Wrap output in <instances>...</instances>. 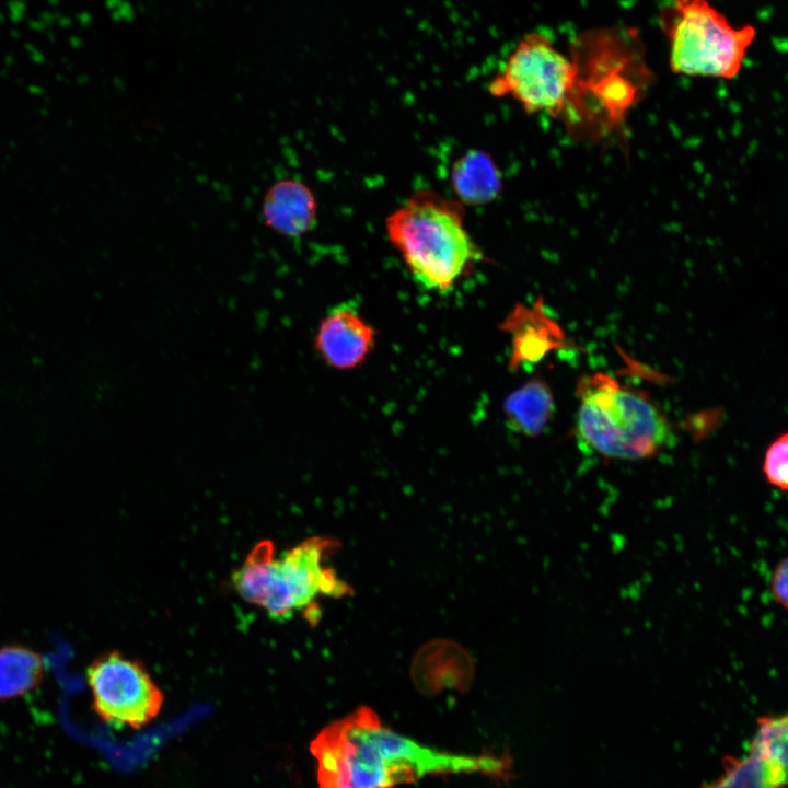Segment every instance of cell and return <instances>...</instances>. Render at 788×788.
Instances as JSON below:
<instances>
[{
  "instance_id": "6da1fadb",
  "label": "cell",
  "mask_w": 788,
  "mask_h": 788,
  "mask_svg": "<svg viewBox=\"0 0 788 788\" xmlns=\"http://www.w3.org/2000/svg\"><path fill=\"white\" fill-rule=\"evenodd\" d=\"M318 788H392L432 774H483L507 779L511 760L455 754L385 727L367 706L323 728L310 743Z\"/></svg>"
},
{
  "instance_id": "7a4b0ae2",
  "label": "cell",
  "mask_w": 788,
  "mask_h": 788,
  "mask_svg": "<svg viewBox=\"0 0 788 788\" xmlns=\"http://www.w3.org/2000/svg\"><path fill=\"white\" fill-rule=\"evenodd\" d=\"M337 547L332 537L312 536L277 555L271 541H260L233 571L232 584L271 619L283 622L305 613L315 622L321 598L350 594V586L327 564Z\"/></svg>"
},
{
  "instance_id": "3957f363",
  "label": "cell",
  "mask_w": 788,
  "mask_h": 788,
  "mask_svg": "<svg viewBox=\"0 0 788 788\" xmlns=\"http://www.w3.org/2000/svg\"><path fill=\"white\" fill-rule=\"evenodd\" d=\"M385 225L412 276L428 290L448 292L483 259L465 228L463 206L437 192L414 193Z\"/></svg>"
},
{
  "instance_id": "277c9868",
  "label": "cell",
  "mask_w": 788,
  "mask_h": 788,
  "mask_svg": "<svg viewBox=\"0 0 788 788\" xmlns=\"http://www.w3.org/2000/svg\"><path fill=\"white\" fill-rule=\"evenodd\" d=\"M577 433L586 449L618 460L654 455L670 429L658 407L644 394L622 386L605 373H594L578 384Z\"/></svg>"
},
{
  "instance_id": "5b68a950",
  "label": "cell",
  "mask_w": 788,
  "mask_h": 788,
  "mask_svg": "<svg viewBox=\"0 0 788 788\" xmlns=\"http://www.w3.org/2000/svg\"><path fill=\"white\" fill-rule=\"evenodd\" d=\"M671 70L686 76L733 79L756 36L752 25L733 27L704 0H681L663 9Z\"/></svg>"
},
{
  "instance_id": "8992f818",
  "label": "cell",
  "mask_w": 788,
  "mask_h": 788,
  "mask_svg": "<svg viewBox=\"0 0 788 788\" xmlns=\"http://www.w3.org/2000/svg\"><path fill=\"white\" fill-rule=\"evenodd\" d=\"M577 80V67L541 33L524 35L488 89L495 96L509 95L526 113L545 112L560 118Z\"/></svg>"
},
{
  "instance_id": "52a82bcc",
  "label": "cell",
  "mask_w": 788,
  "mask_h": 788,
  "mask_svg": "<svg viewBox=\"0 0 788 788\" xmlns=\"http://www.w3.org/2000/svg\"><path fill=\"white\" fill-rule=\"evenodd\" d=\"M86 677L93 708L107 723L138 729L160 712L163 694L137 660L106 652L90 664Z\"/></svg>"
},
{
  "instance_id": "ba28073f",
  "label": "cell",
  "mask_w": 788,
  "mask_h": 788,
  "mask_svg": "<svg viewBox=\"0 0 788 788\" xmlns=\"http://www.w3.org/2000/svg\"><path fill=\"white\" fill-rule=\"evenodd\" d=\"M374 328L351 302L331 308L318 322L313 349L331 368L350 370L359 367L373 350Z\"/></svg>"
},
{
  "instance_id": "9c48e42d",
  "label": "cell",
  "mask_w": 788,
  "mask_h": 788,
  "mask_svg": "<svg viewBox=\"0 0 788 788\" xmlns=\"http://www.w3.org/2000/svg\"><path fill=\"white\" fill-rule=\"evenodd\" d=\"M317 209L316 196L302 178L283 176L267 187L260 212L270 230L285 237L299 239L314 228Z\"/></svg>"
},
{
  "instance_id": "30bf717a",
  "label": "cell",
  "mask_w": 788,
  "mask_h": 788,
  "mask_svg": "<svg viewBox=\"0 0 788 788\" xmlns=\"http://www.w3.org/2000/svg\"><path fill=\"white\" fill-rule=\"evenodd\" d=\"M412 676L421 694L432 696L443 690L466 691L473 669L468 657L459 648L436 645L420 652L413 664Z\"/></svg>"
},
{
  "instance_id": "8fae6325",
  "label": "cell",
  "mask_w": 788,
  "mask_h": 788,
  "mask_svg": "<svg viewBox=\"0 0 788 788\" xmlns=\"http://www.w3.org/2000/svg\"><path fill=\"white\" fill-rule=\"evenodd\" d=\"M451 185L457 201L470 206L493 201L502 187L501 175L493 158L477 149L468 150L454 162Z\"/></svg>"
},
{
  "instance_id": "7c38bea8",
  "label": "cell",
  "mask_w": 788,
  "mask_h": 788,
  "mask_svg": "<svg viewBox=\"0 0 788 788\" xmlns=\"http://www.w3.org/2000/svg\"><path fill=\"white\" fill-rule=\"evenodd\" d=\"M554 413L553 393L546 382L532 379L513 391L503 402V414L513 431L536 437Z\"/></svg>"
},
{
  "instance_id": "4fadbf2b",
  "label": "cell",
  "mask_w": 788,
  "mask_h": 788,
  "mask_svg": "<svg viewBox=\"0 0 788 788\" xmlns=\"http://www.w3.org/2000/svg\"><path fill=\"white\" fill-rule=\"evenodd\" d=\"M44 662L34 650L10 645L0 648V699L20 696L42 681Z\"/></svg>"
},
{
  "instance_id": "5bb4252c",
  "label": "cell",
  "mask_w": 788,
  "mask_h": 788,
  "mask_svg": "<svg viewBox=\"0 0 788 788\" xmlns=\"http://www.w3.org/2000/svg\"><path fill=\"white\" fill-rule=\"evenodd\" d=\"M722 774L702 788H783L787 774L769 766L754 750L745 756H726Z\"/></svg>"
},
{
  "instance_id": "9a60e30c",
  "label": "cell",
  "mask_w": 788,
  "mask_h": 788,
  "mask_svg": "<svg viewBox=\"0 0 788 788\" xmlns=\"http://www.w3.org/2000/svg\"><path fill=\"white\" fill-rule=\"evenodd\" d=\"M787 716H763L749 745L769 766L787 774Z\"/></svg>"
},
{
  "instance_id": "2e32d148",
  "label": "cell",
  "mask_w": 788,
  "mask_h": 788,
  "mask_svg": "<svg viewBox=\"0 0 788 788\" xmlns=\"http://www.w3.org/2000/svg\"><path fill=\"white\" fill-rule=\"evenodd\" d=\"M787 449L788 437L787 433H783L770 443L766 450L763 462V473L765 478L772 486L783 491H786L788 488Z\"/></svg>"
},
{
  "instance_id": "e0dca14e",
  "label": "cell",
  "mask_w": 788,
  "mask_h": 788,
  "mask_svg": "<svg viewBox=\"0 0 788 788\" xmlns=\"http://www.w3.org/2000/svg\"><path fill=\"white\" fill-rule=\"evenodd\" d=\"M788 560L783 558L778 561L772 572L770 577V593L777 604L787 609L788 604Z\"/></svg>"
}]
</instances>
